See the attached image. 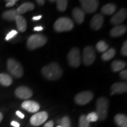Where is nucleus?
I'll list each match as a JSON object with an SVG mask.
<instances>
[{
    "mask_svg": "<svg viewBox=\"0 0 127 127\" xmlns=\"http://www.w3.org/2000/svg\"><path fill=\"white\" fill-rule=\"evenodd\" d=\"M42 74L45 78L49 80H57L63 75V70L56 63H52L42 68Z\"/></svg>",
    "mask_w": 127,
    "mask_h": 127,
    "instance_id": "obj_1",
    "label": "nucleus"
},
{
    "mask_svg": "<svg viewBox=\"0 0 127 127\" xmlns=\"http://www.w3.org/2000/svg\"><path fill=\"white\" fill-rule=\"evenodd\" d=\"M109 102L107 98L100 97L96 103V113L98 115V119L101 121H104L107 118L108 112Z\"/></svg>",
    "mask_w": 127,
    "mask_h": 127,
    "instance_id": "obj_2",
    "label": "nucleus"
},
{
    "mask_svg": "<svg viewBox=\"0 0 127 127\" xmlns=\"http://www.w3.org/2000/svg\"><path fill=\"white\" fill-rule=\"evenodd\" d=\"M47 42V38L42 34H34L29 37L27 41V47L30 50H35L45 45Z\"/></svg>",
    "mask_w": 127,
    "mask_h": 127,
    "instance_id": "obj_3",
    "label": "nucleus"
},
{
    "mask_svg": "<svg viewBox=\"0 0 127 127\" xmlns=\"http://www.w3.org/2000/svg\"><path fill=\"white\" fill-rule=\"evenodd\" d=\"M54 28L57 32L70 31L74 28V23L70 18L67 17H61L55 21Z\"/></svg>",
    "mask_w": 127,
    "mask_h": 127,
    "instance_id": "obj_4",
    "label": "nucleus"
},
{
    "mask_svg": "<svg viewBox=\"0 0 127 127\" xmlns=\"http://www.w3.org/2000/svg\"><path fill=\"white\" fill-rule=\"evenodd\" d=\"M7 68L9 72L16 78H20L23 75L24 70L21 65L12 58L7 61Z\"/></svg>",
    "mask_w": 127,
    "mask_h": 127,
    "instance_id": "obj_5",
    "label": "nucleus"
},
{
    "mask_svg": "<svg viewBox=\"0 0 127 127\" xmlns=\"http://www.w3.org/2000/svg\"><path fill=\"white\" fill-rule=\"evenodd\" d=\"M68 61L69 65L74 68H77L81 64V55L79 50L77 48H73L68 54Z\"/></svg>",
    "mask_w": 127,
    "mask_h": 127,
    "instance_id": "obj_6",
    "label": "nucleus"
},
{
    "mask_svg": "<svg viewBox=\"0 0 127 127\" xmlns=\"http://www.w3.org/2000/svg\"><path fill=\"white\" fill-rule=\"evenodd\" d=\"M84 12L91 14L94 13L98 9L99 1L96 0H81L79 1Z\"/></svg>",
    "mask_w": 127,
    "mask_h": 127,
    "instance_id": "obj_7",
    "label": "nucleus"
},
{
    "mask_svg": "<svg viewBox=\"0 0 127 127\" xmlns=\"http://www.w3.org/2000/svg\"><path fill=\"white\" fill-rule=\"evenodd\" d=\"M95 53L94 48L91 46H87L83 52V62L85 65H91L95 60Z\"/></svg>",
    "mask_w": 127,
    "mask_h": 127,
    "instance_id": "obj_8",
    "label": "nucleus"
},
{
    "mask_svg": "<svg viewBox=\"0 0 127 127\" xmlns=\"http://www.w3.org/2000/svg\"><path fill=\"white\" fill-rule=\"evenodd\" d=\"M48 118V114L45 111L35 113L30 118V123L33 126H39L43 124Z\"/></svg>",
    "mask_w": 127,
    "mask_h": 127,
    "instance_id": "obj_9",
    "label": "nucleus"
},
{
    "mask_svg": "<svg viewBox=\"0 0 127 127\" xmlns=\"http://www.w3.org/2000/svg\"><path fill=\"white\" fill-rule=\"evenodd\" d=\"M94 95L91 91H84L76 95L75 101L77 104L84 105L87 104L93 99Z\"/></svg>",
    "mask_w": 127,
    "mask_h": 127,
    "instance_id": "obj_10",
    "label": "nucleus"
},
{
    "mask_svg": "<svg viewBox=\"0 0 127 127\" xmlns=\"http://www.w3.org/2000/svg\"><path fill=\"white\" fill-rule=\"evenodd\" d=\"M15 94L17 97L20 99H26L31 98L32 96V91L27 87L21 86L16 89Z\"/></svg>",
    "mask_w": 127,
    "mask_h": 127,
    "instance_id": "obj_11",
    "label": "nucleus"
},
{
    "mask_svg": "<svg viewBox=\"0 0 127 127\" xmlns=\"http://www.w3.org/2000/svg\"><path fill=\"white\" fill-rule=\"evenodd\" d=\"M127 9L123 8L118 12L111 18L110 22L112 24L118 25L122 23L127 18Z\"/></svg>",
    "mask_w": 127,
    "mask_h": 127,
    "instance_id": "obj_12",
    "label": "nucleus"
},
{
    "mask_svg": "<svg viewBox=\"0 0 127 127\" xmlns=\"http://www.w3.org/2000/svg\"><path fill=\"white\" fill-rule=\"evenodd\" d=\"M21 107L23 109L31 113L36 112L40 108V106L38 103L34 101H30V100L24 101L21 105Z\"/></svg>",
    "mask_w": 127,
    "mask_h": 127,
    "instance_id": "obj_13",
    "label": "nucleus"
},
{
    "mask_svg": "<svg viewBox=\"0 0 127 127\" xmlns=\"http://www.w3.org/2000/svg\"><path fill=\"white\" fill-rule=\"evenodd\" d=\"M103 23H104V17L101 14H98L94 16L93 18H92L90 25L92 29L97 31L102 27Z\"/></svg>",
    "mask_w": 127,
    "mask_h": 127,
    "instance_id": "obj_14",
    "label": "nucleus"
},
{
    "mask_svg": "<svg viewBox=\"0 0 127 127\" xmlns=\"http://www.w3.org/2000/svg\"><path fill=\"white\" fill-rule=\"evenodd\" d=\"M111 95L115 94H122L126 93L127 91V84L126 82H117L111 87Z\"/></svg>",
    "mask_w": 127,
    "mask_h": 127,
    "instance_id": "obj_15",
    "label": "nucleus"
},
{
    "mask_svg": "<svg viewBox=\"0 0 127 127\" xmlns=\"http://www.w3.org/2000/svg\"><path fill=\"white\" fill-rule=\"evenodd\" d=\"M127 31V27L124 25H118L114 27L110 31L109 35L112 37H118L124 34Z\"/></svg>",
    "mask_w": 127,
    "mask_h": 127,
    "instance_id": "obj_16",
    "label": "nucleus"
},
{
    "mask_svg": "<svg viewBox=\"0 0 127 127\" xmlns=\"http://www.w3.org/2000/svg\"><path fill=\"white\" fill-rule=\"evenodd\" d=\"M72 15L78 24H82L85 18V12L79 8H75L72 11Z\"/></svg>",
    "mask_w": 127,
    "mask_h": 127,
    "instance_id": "obj_17",
    "label": "nucleus"
},
{
    "mask_svg": "<svg viewBox=\"0 0 127 127\" xmlns=\"http://www.w3.org/2000/svg\"><path fill=\"white\" fill-rule=\"evenodd\" d=\"M35 5L32 2H25L21 4L17 9V12L18 15L25 14V12L32 11L34 9Z\"/></svg>",
    "mask_w": 127,
    "mask_h": 127,
    "instance_id": "obj_18",
    "label": "nucleus"
},
{
    "mask_svg": "<svg viewBox=\"0 0 127 127\" xmlns=\"http://www.w3.org/2000/svg\"><path fill=\"white\" fill-rule=\"evenodd\" d=\"M15 21L19 31L21 32H24L27 29V21L24 17L22 15H18Z\"/></svg>",
    "mask_w": 127,
    "mask_h": 127,
    "instance_id": "obj_19",
    "label": "nucleus"
},
{
    "mask_svg": "<svg viewBox=\"0 0 127 127\" xmlns=\"http://www.w3.org/2000/svg\"><path fill=\"white\" fill-rule=\"evenodd\" d=\"M115 123L120 127H127V117L124 114H117L114 118Z\"/></svg>",
    "mask_w": 127,
    "mask_h": 127,
    "instance_id": "obj_20",
    "label": "nucleus"
},
{
    "mask_svg": "<svg viewBox=\"0 0 127 127\" xmlns=\"http://www.w3.org/2000/svg\"><path fill=\"white\" fill-rule=\"evenodd\" d=\"M18 15V14L16 9H10V10L6 11L2 15L3 18L8 21H15Z\"/></svg>",
    "mask_w": 127,
    "mask_h": 127,
    "instance_id": "obj_21",
    "label": "nucleus"
},
{
    "mask_svg": "<svg viewBox=\"0 0 127 127\" xmlns=\"http://www.w3.org/2000/svg\"><path fill=\"white\" fill-rule=\"evenodd\" d=\"M117 7L114 4H108L103 6L101 8V12L105 15H111L115 12Z\"/></svg>",
    "mask_w": 127,
    "mask_h": 127,
    "instance_id": "obj_22",
    "label": "nucleus"
},
{
    "mask_svg": "<svg viewBox=\"0 0 127 127\" xmlns=\"http://www.w3.org/2000/svg\"><path fill=\"white\" fill-rule=\"evenodd\" d=\"M12 83V78L10 75L5 73L0 74V84L5 87H8Z\"/></svg>",
    "mask_w": 127,
    "mask_h": 127,
    "instance_id": "obj_23",
    "label": "nucleus"
},
{
    "mask_svg": "<svg viewBox=\"0 0 127 127\" xmlns=\"http://www.w3.org/2000/svg\"><path fill=\"white\" fill-rule=\"evenodd\" d=\"M126 65V63H125V62L116 60V61H114L112 63L111 68L114 72H119V71L123 70L124 68H125Z\"/></svg>",
    "mask_w": 127,
    "mask_h": 127,
    "instance_id": "obj_24",
    "label": "nucleus"
},
{
    "mask_svg": "<svg viewBox=\"0 0 127 127\" xmlns=\"http://www.w3.org/2000/svg\"><path fill=\"white\" fill-rule=\"evenodd\" d=\"M116 54V51L113 48H112L109 49L106 51L105 52H104V54L102 55V57H101V58H102V60H104L105 61H109L113 58L114 56Z\"/></svg>",
    "mask_w": 127,
    "mask_h": 127,
    "instance_id": "obj_25",
    "label": "nucleus"
},
{
    "mask_svg": "<svg viewBox=\"0 0 127 127\" xmlns=\"http://www.w3.org/2000/svg\"><path fill=\"white\" fill-rule=\"evenodd\" d=\"M109 48V45L104 41H100L96 44V48L98 51L100 52H105Z\"/></svg>",
    "mask_w": 127,
    "mask_h": 127,
    "instance_id": "obj_26",
    "label": "nucleus"
},
{
    "mask_svg": "<svg viewBox=\"0 0 127 127\" xmlns=\"http://www.w3.org/2000/svg\"><path fill=\"white\" fill-rule=\"evenodd\" d=\"M57 2V7L58 11L64 12L66 10L67 7L68 1L66 0H58Z\"/></svg>",
    "mask_w": 127,
    "mask_h": 127,
    "instance_id": "obj_27",
    "label": "nucleus"
},
{
    "mask_svg": "<svg viewBox=\"0 0 127 127\" xmlns=\"http://www.w3.org/2000/svg\"><path fill=\"white\" fill-rule=\"evenodd\" d=\"M79 127H91L90 123H89L87 120L86 115H81L79 121Z\"/></svg>",
    "mask_w": 127,
    "mask_h": 127,
    "instance_id": "obj_28",
    "label": "nucleus"
},
{
    "mask_svg": "<svg viewBox=\"0 0 127 127\" xmlns=\"http://www.w3.org/2000/svg\"><path fill=\"white\" fill-rule=\"evenodd\" d=\"M86 118L89 123H91V122L96 121L98 120V117L96 112H93L88 114L86 116Z\"/></svg>",
    "mask_w": 127,
    "mask_h": 127,
    "instance_id": "obj_29",
    "label": "nucleus"
},
{
    "mask_svg": "<svg viewBox=\"0 0 127 127\" xmlns=\"http://www.w3.org/2000/svg\"><path fill=\"white\" fill-rule=\"evenodd\" d=\"M61 127H71V121L69 117H64L61 121Z\"/></svg>",
    "mask_w": 127,
    "mask_h": 127,
    "instance_id": "obj_30",
    "label": "nucleus"
},
{
    "mask_svg": "<svg viewBox=\"0 0 127 127\" xmlns=\"http://www.w3.org/2000/svg\"><path fill=\"white\" fill-rule=\"evenodd\" d=\"M17 34H18V32L16 31V30H12V31H11L7 35V36H6L5 37V40H9L10 39H11L13 37H14Z\"/></svg>",
    "mask_w": 127,
    "mask_h": 127,
    "instance_id": "obj_31",
    "label": "nucleus"
},
{
    "mask_svg": "<svg viewBox=\"0 0 127 127\" xmlns=\"http://www.w3.org/2000/svg\"><path fill=\"white\" fill-rule=\"evenodd\" d=\"M121 53L123 56L126 57L127 55V41H125L121 49Z\"/></svg>",
    "mask_w": 127,
    "mask_h": 127,
    "instance_id": "obj_32",
    "label": "nucleus"
},
{
    "mask_svg": "<svg viewBox=\"0 0 127 127\" xmlns=\"http://www.w3.org/2000/svg\"><path fill=\"white\" fill-rule=\"evenodd\" d=\"M120 77L121 78L123 79H124V80H127V69H125V70L122 71L121 72H120Z\"/></svg>",
    "mask_w": 127,
    "mask_h": 127,
    "instance_id": "obj_33",
    "label": "nucleus"
},
{
    "mask_svg": "<svg viewBox=\"0 0 127 127\" xmlns=\"http://www.w3.org/2000/svg\"><path fill=\"white\" fill-rule=\"evenodd\" d=\"M17 2V0H9V1H7V4H6L5 6L7 7H12V6H14L16 4Z\"/></svg>",
    "mask_w": 127,
    "mask_h": 127,
    "instance_id": "obj_34",
    "label": "nucleus"
},
{
    "mask_svg": "<svg viewBox=\"0 0 127 127\" xmlns=\"http://www.w3.org/2000/svg\"><path fill=\"white\" fill-rule=\"evenodd\" d=\"M54 126V122L52 121H50L47 122V123L44 125V127H53Z\"/></svg>",
    "mask_w": 127,
    "mask_h": 127,
    "instance_id": "obj_35",
    "label": "nucleus"
},
{
    "mask_svg": "<svg viewBox=\"0 0 127 127\" xmlns=\"http://www.w3.org/2000/svg\"><path fill=\"white\" fill-rule=\"evenodd\" d=\"M16 114H17V115H18L20 118L23 119L24 118V115L21 112H20V111H17V112H16Z\"/></svg>",
    "mask_w": 127,
    "mask_h": 127,
    "instance_id": "obj_36",
    "label": "nucleus"
},
{
    "mask_svg": "<svg viewBox=\"0 0 127 127\" xmlns=\"http://www.w3.org/2000/svg\"><path fill=\"white\" fill-rule=\"evenodd\" d=\"M11 124L12 126H13L14 127H20V124H19L18 123H17V122L14 121L11 122Z\"/></svg>",
    "mask_w": 127,
    "mask_h": 127,
    "instance_id": "obj_37",
    "label": "nucleus"
},
{
    "mask_svg": "<svg viewBox=\"0 0 127 127\" xmlns=\"http://www.w3.org/2000/svg\"><path fill=\"white\" fill-rule=\"evenodd\" d=\"M36 2H37L38 4L39 5L42 6L44 5V4H45V1H44V0H37V1H36Z\"/></svg>",
    "mask_w": 127,
    "mask_h": 127,
    "instance_id": "obj_38",
    "label": "nucleus"
},
{
    "mask_svg": "<svg viewBox=\"0 0 127 127\" xmlns=\"http://www.w3.org/2000/svg\"><path fill=\"white\" fill-rule=\"evenodd\" d=\"M44 29V28L42 27H41V26H38V27H35L34 28V31H42V30Z\"/></svg>",
    "mask_w": 127,
    "mask_h": 127,
    "instance_id": "obj_39",
    "label": "nucleus"
},
{
    "mask_svg": "<svg viewBox=\"0 0 127 127\" xmlns=\"http://www.w3.org/2000/svg\"><path fill=\"white\" fill-rule=\"evenodd\" d=\"M42 18V16L41 15H38V16H34V17H32V20L34 21H37L40 20V19Z\"/></svg>",
    "mask_w": 127,
    "mask_h": 127,
    "instance_id": "obj_40",
    "label": "nucleus"
},
{
    "mask_svg": "<svg viewBox=\"0 0 127 127\" xmlns=\"http://www.w3.org/2000/svg\"><path fill=\"white\" fill-rule=\"evenodd\" d=\"M2 119H3V115L1 112H0V123H1V122L2 121Z\"/></svg>",
    "mask_w": 127,
    "mask_h": 127,
    "instance_id": "obj_41",
    "label": "nucleus"
},
{
    "mask_svg": "<svg viewBox=\"0 0 127 127\" xmlns=\"http://www.w3.org/2000/svg\"><path fill=\"white\" fill-rule=\"evenodd\" d=\"M50 2H55V1H50Z\"/></svg>",
    "mask_w": 127,
    "mask_h": 127,
    "instance_id": "obj_42",
    "label": "nucleus"
},
{
    "mask_svg": "<svg viewBox=\"0 0 127 127\" xmlns=\"http://www.w3.org/2000/svg\"><path fill=\"white\" fill-rule=\"evenodd\" d=\"M57 127H61V126H60V125H58V126H57Z\"/></svg>",
    "mask_w": 127,
    "mask_h": 127,
    "instance_id": "obj_43",
    "label": "nucleus"
}]
</instances>
